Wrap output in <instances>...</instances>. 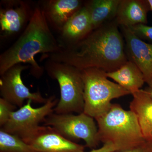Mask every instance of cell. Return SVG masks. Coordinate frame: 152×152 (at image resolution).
I'll list each match as a JSON object with an SVG mask.
<instances>
[{"instance_id":"obj_1","label":"cell","mask_w":152,"mask_h":152,"mask_svg":"<svg viewBox=\"0 0 152 152\" xmlns=\"http://www.w3.org/2000/svg\"><path fill=\"white\" fill-rule=\"evenodd\" d=\"M118 26L115 19L107 22L76 43L43 55L42 59L64 63L80 70L96 68L106 73L114 72L128 61Z\"/></svg>"},{"instance_id":"obj_2","label":"cell","mask_w":152,"mask_h":152,"mask_svg":"<svg viewBox=\"0 0 152 152\" xmlns=\"http://www.w3.org/2000/svg\"><path fill=\"white\" fill-rule=\"evenodd\" d=\"M62 46L53 34L42 9L37 7L23 32L18 39L0 55V75L19 64H28L32 75L39 78L44 68L35 57L58 53Z\"/></svg>"},{"instance_id":"obj_3","label":"cell","mask_w":152,"mask_h":152,"mask_svg":"<svg viewBox=\"0 0 152 152\" xmlns=\"http://www.w3.org/2000/svg\"><path fill=\"white\" fill-rule=\"evenodd\" d=\"M95 119L100 142L113 144L117 151L130 149L146 141L135 114L118 104H112L107 112Z\"/></svg>"},{"instance_id":"obj_4","label":"cell","mask_w":152,"mask_h":152,"mask_svg":"<svg viewBox=\"0 0 152 152\" xmlns=\"http://www.w3.org/2000/svg\"><path fill=\"white\" fill-rule=\"evenodd\" d=\"M45 69L59 85L61 98L54 111L57 114H80L84 109L83 81L81 71L64 63L47 59Z\"/></svg>"},{"instance_id":"obj_5","label":"cell","mask_w":152,"mask_h":152,"mask_svg":"<svg viewBox=\"0 0 152 152\" xmlns=\"http://www.w3.org/2000/svg\"><path fill=\"white\" fill-rule=\"evenodd\" d=\"M84 85L83 113L96 119L107 112L113 99L130 94L128 91L107 79L106 72L96 69L82 70Z\"/></svg>"},{"instance_id":"obj_6","label":"cell","mask_w":152,"mask_h":152,"mask_svg":"<svg viewBox=\"0 0 152 152\" xmlns=\"http://www.w3.org/2000/svg\"><path fill=\"white\" fill-rule=\"evenodd\" d=\"M44 123V126L55 128L72 141L83 140L86 146L92 149H96L100 142L94 118L85 113L75 115L53 113L46 118Z\"/></svg>"},{"instance_id":"obj_7","label":"cell","mask_w":152,"mask_h":152,"mask_svg":"<svg viewBox=\"0 0 152 152\" xmlns=\"http://www.w3.org/2000/svg\"><path fill=\"white\" fill-rule=\"evenodd\" d=\"M31 102L28 100L26 104L13 112L8 121L1 129L20 137L39 126L40 123L44 122L46 118L53 113L58 100L55 96H52L42 106L36 108L32 107Z\"/></svg>"},{"instance_id":"obj_8","label":"cell","mask_w":152,"mask_h":152,"mask_svg":"<svg viewBox=\"0 0 152 152\" xmlns=\"http://www.w3.org/2000/svg\"><path fill=\"white\" fill-rule=\"evenodd\" d=\"M20 137L35 152H85V146L68 140L50 126H38Z\"/></svg>"},{"instance_id":"obj_9","label":"cell","mask_w":152,"mask_h":152,"mask_svg":"<svg viewBox=\"0 0 152 152\" xmlns=\"http://www.w3.org/2000/svg\"><path fill=\"white\" fill-rule=\"evenodd\" d=\"M30 68L29 66L17 64L1 75L0 94L1 97L16 107L23 106L26 99L35 103L45 104L48 99L43 97L39 91L31 93L23 83V71Z\"/></svg>"},{"instance_id":"obj_10","label":"cell","mask_w":152,"mask_h":152,"mask_svg":"<svg viewBox=\"0 0 152 152\" xmlns=\"http://www.w3.org/2000/svg\"><path fill=\"white\" fill-rule=\"evenodd\" d=\"M121 28L128 60L135 64L143 75L145 83L152 88V44L142 40L129 28Z\"/></svg>"},{"instance_id":"obj_11","label":"cell","mask_w":152,"mask_h":152,"mask_svg":"<svg viewBox=\"0 0 152 152\" xmlns=\"http://www.w3.org/2000/svg\"><path fill=\"white\" fill-rule=\"evenodd\" d=\"M0 10V27L4 37L12 35L19 32L32 16L28 3L20 1H5Z\"/></svg>"},{"instance_id":"obj_12","label":"cell","mask_w":152,"mask_h":152,"mask_svg":"<svg viewBox=\"0 0 152 152\" xmlns=\"http://www.w3.org/2000/svg\"><path fill=\"white\" fill-rule=\"evenodd\" d=\"M93 31L88 10L84 5L74 14L61 31L62 47L73 45Z\"/></svg>"},{"instance_id":"obj_13","label":"cell","mask_w":152,"mask_h":152,"mask_svg":"<svg viewBox=\"0 0 152 152\" xmlns=\"http://www.w3.org/2000/svg\"><path fill=\"white\" fill-rule=\"evenodd\" d=\"M83 5L79 0H50L42 10L48 23L60 32L72 17Z\"/></svg>"},{"instance_id":"obj_14","label":"cell","mask_w":152,"mask_h":152,"mask_svg":"<svg viewBox=\"0 0 152 152\" xmlns=\"http://www.w3.org/2000/svg\"><path fill=\"white\" fill-rule=\"evenodd\" d=\"M150 11L148 0H121L115 20L119 26L126 27L146 24Z\"/></svg>"},{"instance_id":"obj_15","label":"cell","mask_w":152,"mask_h":152,"mask_svg":"<svg viewBox=\"0 0 152 152\" xmlns=\"http://www.w3.org/2000/svg\"><path fill=\"white\" fill-rule=\"evenodd\" d=\"M132 95L130 109L137 116L144 139L152 142V99L145 90Z\"/></svg>"},{"instance_id":"obj_16","label":"cell","mask_w":152,"mask_h":152,"mask_svg":"<svg viewBox=\"0 0 152 152\" xmlns=\"http://www.w3.org/2000/svg\"><path fill=\"white\" fill-rule=\"evenodd\" d=\"M106 75L132 94L140 90L145 83L141 71L129 60L117 70L106 73Z\"/></svg>"},{"instance_id":"obj_17","label":"cell","mask_w":152,"mask_h":152,"mask_svg":"<svg viewBox=\"0 0 152 152\" xmlns=\"http://www.w3.org/2000/svg\"><path fill=\"white\" fill-rule=\"evenodd\" d=\"M121 0H91L84 5L89 15L93 30L115 18Z\"/></svg>"},{"instance_id":"obj_18","label":"cell","mask_w":152,"mask_h":152,"mask_svg":"<svg viewBox=\"0 0 152 152\" xmlns=\"http://www.w3.org/2000/svg\"><path fill=\"white\" fill-rule=\"evenodd\" d=\"M0 152H35L31 146L16 135L0 129Z\"/></svg>"},{"instance_id":"obj_19","label":"cell","mask_w":152,"mask_h":152,"mask_svg":"<svg viewBox=\"0 0 152 152\" xmlns=\"http://www.w3.org/2000/svg\"><path fill=\"white\" fill-rule=\"evenodd\" d=\"M127 28L142 40L147 41L152 44V26L140 23Z\"/></svg>"},{"instance_id":"obj_20","label":"cell","mask_w":152,"mask_h":152,"mask_svg":"<svg viewBox=\"0 0 152 152\" xmlns=\"http://www.w3.org/2000/svg\"><path fill=\"white\" fill-rule=\"evenodd\" d=\"M16 106L2 98H0V126H3L8 121L11 115L16 111Z\"/></svg>"},{"instance_id":"obj_21","label":"cell","mask_w":152,"mask_h":152,"mask_svg":"<svg viewBox=\"0 0 152 152\" xmlns=\"http://www.w3.org/2000/svg\"><path fill=\"white\" fill-rule=\"evenodd\" d=\"M112 152H152V142L147 141L132 148Z\"/></svg>"},{"instance_id":"obj_22","label":"cell","mask_w":152,"mask_h":152,"mask_svg":"<svg viewBox=\"0 0 152 152\" xmlns=\"http://www.w3.org/2000/svg\"><path fill=\"white\" fill-rule=\"evenodd\" d=\"M117 151L115 147L111 143L104 144L102 147L99 148L93 149L91 151L88 152H112Z\"/></svg>"},{"instance_id":"obj_23","label":"cell","mask_w":152,"mask_h":152,"mask_svg":"<svg viewBox=\"0 0 152 152\" xmlns=\"http://www.w3.org/2000/svg\"><path fill=\"white\" fill-rule=\"evenodd\" d=\"M145 90L152 99V88H150V87H148Z\"/></svg>"},{"instance_id":"obj_24","label":"cell","mask_w":152,"mask_h":152,"mask_svg":"<svg viewBox=\"0 0 152 152\" xmlns=\"http://www.w3.org/2000/svg\"><path fill=\"white\" fill-rule=\"evenodd\" d=\"M151 8V10L152 11V0H148Z\"/></svg>"}]
</instances>
